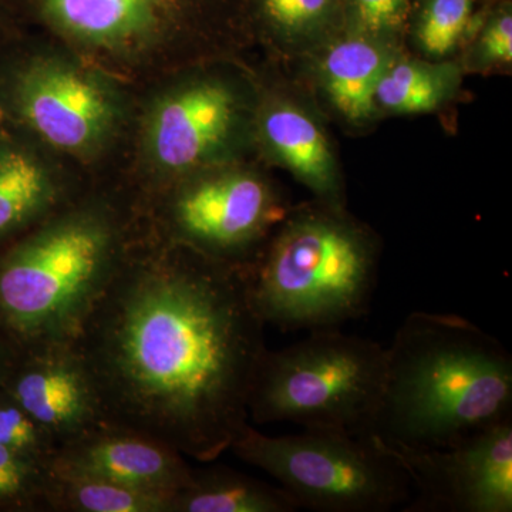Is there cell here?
Returning <instances> with one entry per match:
<instances>
[{"label": "cell", "instance_id": "6da1fadb", "mask_svg": "<svg viewBox=\"0 0 512 512\" xmlns=\"http://www.w3.org/2000/svg\"><path fill=\"white\" fill-rule=\"evenodd\" d=\"M265 326L248 269L153 237L144 225L73 346L107 423L207 463L249 424Z\"/></svg>", "mask_w": 512, "mask_h": 512}, {"label": "cell", "instance_id": "7a4b0ae2", "mask_svg": "<svg viewBox=\"0 0 512 512\" xmlns=\"http://www.w3.org/2000/svg\"><path fill=\"white\" fill-rule=\"evenodd\" d=\"M143 227L136 192L111 177L13 239L0 258V326L20 355L73 345Z\"/></svg>", "mask_w": 512, "mask_h": 512}, {"label": "cell", "instance_id": "3957f363", "mask_svg": "<svg viewBox=\"0 0 512 512\" xmlns=\"http://www.w3.org/2000/svg\"><path fill=\"white\" fill-rule=\"evenodd\" d=\"M512 357L476 323L413 312L386 348L372 429L390 448L430 450L511 420Z\"/></svg>", "mask_w": 512, "mask_h": 512}, {"label": "cell", "instance_id": "277c9868", "mask_svg": "<svg viewBox=\"0 0 512 512\" xmlns=\"http://www.w3.org/2000/svg\"><path fill=\"white\" fill-rule=\"evenodd\" d=\"M0 19L138 92L191 64L234 59L251 30L241 0H0Z\"/></svg>", "mask_w": 512, "mask_h": 512}, {"label": "cell", "instance_id": "5b68a950", "mask_svg": "<svg viewBox=\"0 0 512 512\" xmlns=\"http://www.w3.org/2000/svg\"><path fill=\"white\" fill-rule=\"evenodd\" d=\"M259 84L235 59L191 64L138 93L114 177L147 195L185 175L254 153Z\"/></svg>", "mask_w": 512, "mask_h": 512}, {"label": "cell", "instance_id": "8992f818", "mask_svg": "<svg viewBox=\"0 0 512 512\" xmlns=\"http://www.w3.org/2000/svg\"><path fill=\"white\" fill-rule=\"evenodd\" d=\"M19 33L0 64V119L94 180L114 177L140 92L55 40Z\"/></svg>", "mask_w": 512, "mask_h": 512}, {"label": "cell", "instance_id": "52a82bcc", "mask_svg": "<svg viewBox=\"0 0 512 512\" xmlns=\"http://www.w3.org/2000/svg\"><path fill=\"white\" fill-rule=\"evenodd\" d=\"M377 261L375 235L342 208L288 212L249 271L256 311L284 332L339 329L369 309Z\"/></svg>", "mask_w": 512, "mask_h": 512}, {"label": "cell", "instance_id": "ba28073f", "mask_svg": "<svg viewBox=\"0 0 512 512\" xmlns=\"http://www.w3.org/2000/svg\"><path fill=\"white\" fill-rule=\"evenodd\" d=\"M386 348L339 329L312 330L288 348L266 349L249 393L255 424L369 434L382 394Z\"/></svg>", "mask_w": 512, "mask_h": 512}, {"label": "cell", "instance_id": "9c48e42d", "mask_svg": "<svg viewBox=\"0 0 512 512\" xmlns=\"http://www.w3.org/2000/svg\"><path fill=\"white\" fill-rule=\"evenodd\" d=\"M137 200L153 237L248 271L289 212L248 160L204 168Z\"/></svg>", "mask_w": 512, "mask_h": 512}, {"label": "cell", "instance_id": "30bf717a", "mask_svg": "<svg viewBox=\"0 0 512 512\" xmlns=\"http://www.w3.org/2000/svg\"><path fill=\"white\" fill-rule=\"evenodd\" d=\"M229 450L308 510L387 512L412 497L409 474L373 434L305 430L272 437L248 424Z\"/></svg>", "mask_w": 512, "mask_h": 512}, {"label": "cell", "instance_id": "8fae6325", "mask_svg": "<svg viewBox=\"0 0 512 512\" xmlns=\"http://www.w3.org/2000/svg\"><path fill=\"white\" fill-rule=\"evenodd\" d=\"M384 447L402 463L412 483V497L403 511H512V419L456 446Z\"/></svg>", "mask_w": 512, "mask_h": 512}, {"label": "cell", "instance_id": "7c38bea8", "mask_svg": "<svg viewBox=\"0 0 512 512\" xmlns=\"http://www.w3.org/2000/svg\"><path fill=\"white\" fill-rule=\"evenodd\" d=\"M52 470L99 478L170 500L190 484L194 474L174 448L111 423L63 444L53 458Z\"/></svg>", "mask_w": 512, "mask_h": 512}, {"label": "cell", "instance_id": "4fadbf2b", "mask_svg": "<svg viewBox=\"0 0 512 512\" xmlns=\"http://www.w3.org/2000/svg\"><path fill=\"white\" fill-rule=\"evenodd\" d=\"M45 144L0 124V241L18 238L96 183Z\"/></svg>", "mask_w": 512, "mask_h": 512}, {"label": "cell", "instance_id": "5bb4252c", "mask_svg": "<svg viewBox=\"0 0 512 512\" xmlns=\"http://www.w3.org/2000/svg\"><path fill=\"white\" fill-rule=\"evenodd\" d=\"M6 392L60 447L107 423L96 386L73 345L20 355Z\"/></svg>", "mask_w": 512, "mask_h": 512}, {"label": "cell", "instance_id": "9a60e30c", "mask_svg": "<svg viewBox=\"0 0 512 512\" xmlns=\"http://www.w3.org/2000/svg\"><path fill=\"white\" fill-rule=\"evenodd\" d=\"M255 151L291 171L323 204L342 208L335 157L318 120L302 106L271 96L259 87Z\"/></svg>", "mask_w": 512, "mask_h": 512}, {"label": "cell", "instance_id": "2e32d148", "mask_svg": "<svg viewBox=\"0 0 512 512\" xmlns=\"http://www.w3.org/2000/svg\"><path fill=\"white\" fill-rule=\"evenodd\" d=\"M394 56L384 39L356 33L332 40L320 56L319 80L326 99L349 123H367L376 116V92Z\"/></svg>", "mask_w": 512, "mask_h": 512}, {"label": "cell", "instance_id": "e0dca14e", "mask_svg": "<svg viewBox=\"0 0 512 512\" xmlns=\"http://www.w3.org/2000/svg\"><path fill=\"white\" fill-rule=\"evenodd\" d=\"M295 498L281 485L228 467L194 470L190 484L171 500V512H295Z\"/></svg>", "mask_w": 512, "mask_h": 512}, {"label": "cell", "instance_id": "ac0fdd59", "mask_svg": "<svg viewBox=\"0 0 512 512\" xmlns=\"http://www.w3.org/2000/svg\"><path fill=\"white\" fill-rule=\"evenodd\" d=\"M249 28L286 52L325 45L340 10V0H245Z\"/></svg>", "mask_w": 512, "mask_h": 512}, {"label": "cell", "instance_id": "d6986e66", "mask_svg": "<svg viewBox=\"0 0 512 512\" xmlns=\"http://www.w3.org/2000/svg\"><path fill=\"white\" fill-rule=\"evenodd\" d=\"M457 84L454 64L396 57L377 87V107L397 114L426 113L440 107Z\"/></svg>", "mask_w": 512, "mask_h": 512}, {"label": "cell", "instance_id": "ffe728a7", "mask_svg": "<svg viewBox=\"0 0 512 512\" xmlns=\"http://www.w3.org/2000/svg\"><path fill=\"white\" fill-rule=\"evenodd\" d=\"M50 512H171L170 498L52 470Z\"/></svg>", "mask_w": 512, "mask_h": 512}, {"label": "cell", "instance_id": "44dd1931", "mask_svg": "<svg viewBox=\"0 0 512 512\" xmlns=\"http://www.w3.org/2000/svg\"><path fill=\"white\" fill-rule=\"evenodd\" d=\"M52 466L0 446V503L50 512Z\"/></svg>", "mask_w": 512, "mask_h": 512}, {"label": "cell", "instance_id": "7402d4cb", "mask_svg": "<svg viewBox=\"0 0 512 512\" xmlns=\"http://www.w3.org/2000/svg\"><path fill=\"white\" fill-rule=\"evenodd\" d=\"M473 0H426L417 23V42L426 55L453 52L470 22Z\"/></svg>", "mask_w": 512, "mask_h": 512}, {"label": "cell", "instance_id": "603a6c76", "mask_svg": "<svg viewBox=\"0 0 512 512\" xmlns=\"http://www.w3.org/2000/svg\"><path fill=\"white\" fill-rule=\"evenodd\" d=\"M5 393V399H0V446L52 466L60 444L8 392Z\"/></svg>", "mask_w": 512, "mask_h": 512}, {"label": "cell", "instance_id": "cb8c5ba5", "mask_svg": "<svg viewBox=\"0 0 512 512\" xmlns=\"http://www.w3.org/2000/svg\"><path fill=\"white\" fill-rule=\"evenodd\" d=\"M360 33L379 37L396 35L409 19V0H352Z\"/></svg>", "mask_w": 512, "mask_h": 512}, {"label": "cell", "instance_id": "d4e9b609", "mask_svg": "<svg viewBox=\"0 0 512 512\" xmlns=\"http://www.w3.org/2000/svg\"><path fill=\"white\" fill-rule=\"evenodd\" d=\"M480 60L488 64H507L512 60V16L503 13L488 23L478 43Z\"/></svg>", "mask_w": 512, "mask_h": 512}, {"label": "cell", "instance_id": "484cf974", "mask_svg": "<svg viewBox=\"0 0 512 512\" xmlns=\"http://www.w3.org/2000/svg\"><path fill=\"white\" fill-rule=\"evenodd\" d=\"M2 370H5V367L2 369V357H0V382H6V377L3 375Z\"/></svg>", "mask_w": 512, "mask_h": 512}, {"label": "cell", "instance_id": "4316f807", "mask_svg": "<svg viewBox=\"0 0 512 512\" xmlns=\"http://www.w3.org/2000/svg\"><path fill=\"white\" fill-rule=\"evenodd\" d=\"M6 28V23L3 22L2 19H0V35H2L3 29Z\"/></svg>", "mask_w": 512, "mask_h": 512}, {"label": "cell", "instance_id": "83f0119b", "mask_svg": "<svg viewBox=\"0 0 512 512\" xmlns=\"http://www.w3.org/2000/svg\"><path fill=\"white\" fill-rule=\"evenodd\" d=\"M0 124H2V119H0Z\"/></svg>", "mask_w": 512, "mask_h": 512}]
</instances>
